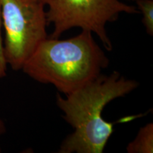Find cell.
I'll return each mask as SVG.
<instances>
[{
    "label": "cell",
    "mask_w": 153,
    "mask_h": 153,
    "mask_svg": "<svg viewBox=\"0 0 153 153\" xmlns=\"http://www.w3.org/2000/svg\"><path fill=\"white\" fill-rule=\"evenodd\" d=\"M137 82L126 79L114 71L101 74L77 90L66 95H57V105L65 120L74 128L73 133L63 140L60 153H102L117 123L131 121L140 115L130 116L115 122L103 119L102 111L108 103L126 96L138 87Z\"/></svg>",
    "instance_id": "obj_1"
},
{
    "label": "cell",
    "mask_w": 153,
    "mask_h": 153,
    "mask_svg": "<svg viewBox=\"0 0 153 153\" xmlns=\"http://www.w3.org/2000/svg\"><path fill=\"white\" fill-rule=\"evenodd\" d=\"M108 57L89 30L65 40L48 36L36 47L22 69L40 83L51 84L68 95L101 74Z\"/></svg>",
    "instance_id": "obj_2"
},
{
    "label": "cell",
    "mask_w": 153,
    "mask_h": 153,
    "mask_svg": "<svg viewBox=\"0 0 153 153\" xmlns=\"http://www.w3.org/2000/svg\"><path fill=\"white\" fill-rule=\"evenodd\" d=\"M4 28V55L7 65L21 70L39 43L48 36L43 0H0Z\"/></svg>",
    "instance_id": "obj_3"
},
{
    "label": "cell",
    "mask_w": 153,
    "mask_h": 153,
    "mask_svg": "<svg viewBox=\"0 0 153 153\" xmlns=\"http://www.w3.org/2000/svg\"><path fill=\"white\" fill-rule=\"evenodd\" d=\"M48 7V24H53L50 37L60 38L64 32L72 28H80L95 33L105 49L112 51L113 45L107 34V23L116 21L120 13L135 14L137 7L120 0H43Z\"/></svg>",
    "instance_id": "obj_4"
},
{
    "label": "cell",
    "mask_w": 153,
    "mask_h": 153,
    "mask_svg": "<svg viewBox=\"0 0 153 153\" xmlns=\"http://www.w3.org/2000/svg\"><path fill=\"white\" fill-rule=\"evenodd\" d=\"M128 153L153 152V123H149L139 130L137 136L126 148Z\"/></svg>",
    "instance_id": "obj_5"
},
{
    "label": "cell",
    "mask_w": 153,
    "mask_h": 153,
    "mask_svg": "<svg viewBox=\"0 0 153 153\" xmlns=\"http://www.w3.org/2000/svg\"><path fill=\"white\" fill-rule=\"evenodd\" d=\"M137 9L143 14L142 22L149 35L153 36V0H137Z\"/></svg>",
    "instance_id": "obj_6"
},
{
    "label": "cell",
    "mask_w": 153,
    "mask_h": 153,
    "mask_svg": "<svg viewBox=\"0 0 153 153\" xmlns=\"http://www.w3.org/2000/svg\"><path fill=\"white\" fill-rule=\"evenodd\" d=\"M1 27H2V19H1V7L0 1V79L4 77L7 71V63L4 55V42L1 36Z\"/></svg>",
    "instance_id": "obj_7"
},
{
    "label": "cell",
    "mask_w": 153,
    "mask_h": 153,
    "mask_svg": "<svg viewBox=\"0 0 153 153\" xmlns=\"http://www.w3.org/2000/svg\"><path fill=\"white\" fill-rule=\"evenodd\" d=\"M6 133V126L4 122L3 121L2 119L0 118V137L2 135Z\"/></svg>",
    "instance_id": "obj_8"
},
{
    "label": "cell",
    "mask_w": 153,
    "mask_h": 153,
    "mask_svg": "<svg viewBox=\"0 0 153 153\" xmlns=\"http://www.w3.org/2000/svg\"><path fill=\"white\" fill-rule=\"evenodd\" d=\"M127 1H137V0H127Z\"/></svg>",
    "instance_id": "obj_9"
}]
</instances>
